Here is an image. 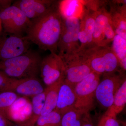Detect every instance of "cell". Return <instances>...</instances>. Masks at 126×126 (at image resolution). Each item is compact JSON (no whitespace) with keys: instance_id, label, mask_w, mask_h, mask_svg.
<instances>
[{"instance_id":"1","label":"cell","mask_w":126,"mask_h":126,"mask_svg":"<svg viewBox=\"0 0 126 126\" xmlns=\"http://www.w3.org/2000/svg\"><path fill=\"white\" fill-rule=\"evenodd\" d=\"M62 17L58 8L40 18L31 21L25 35L31 43L41 49L58 54Z\"/></svg>"},{"instance_id":"2","label":"cell","mask_w":126,"mask_h":126,"mask_svg":"<svg viewBox=\"0 0 126 126\" xmlns=\"http://www.w3.org/2000/svg\"><path fill=\"white\" fill-rule=\"evenodd\" d=\"M42 59L39 53L30 49L19 56L0 61V71L12 79L37 78Z\"/></svg>"},{"instance_id":"3","label":"cell","mask_w":126,"mask_h":126,"mask_svg":"<svg viewBox=\"0 0 126 126\" xmlns=\"http://www.w3.org/2000/svg\"><path fill=\"white\" fill-rule=\"evenodd\" d=\"M81 51L93 72L100 75L116 72L120 67L111 47L95 46Z\"/></svg>"},{"instance_id":"4","label":"cell","mask_w":126,"mask_h":126,"mask_svg":"<svg viewBox=\"0 0 126 126\" xmlns=\"http://www.w3.org/2000/svg\"><path fill=\"white\" fill-rule=\"evenodd\" d=\"M80 26V19L78 17L62 18L60 38L58 45V54L61 57L80 51L78 35Z\"/></svg>"},{"instance_id":"5","label":"cell","mask_w":126,"mask_h":126,"mask_svg":"<svg viewBox=\"0 0 126 126\" xmlns=\"http://www.w3.org/2000/svg\"><path fill=\"white\" fill-rule=\"evenodd\" d=\"M61 57L64 66V81L74 87L93 72L81 50Z\"/></svg>"},{"instance_id":"6","label":"cell","mask_w":126,"mask_h":126,"mask_svg":"<svg viewBox=\"0 0 126 126\" xmlns=\"http://www.w3.org/2000/svg\"><path fill=\"white\" fill-rule=\"evenodd\" d=\"M100 75L93 72L74 88L76 96L75 108L89 111L94 107L95 92L100 82Z\"/></svg>"},{"instance_id":"7","label":"cell","mask_w":126,"mask_h":126,"mask_svg":"<svg viewBox=\"0 0 126 126\" xmlns=\"http://www.w3.org/2000/svg\"><path fill=\"white\" fill-rule=\"evenodd\" d=\"M0 20L6 33L24 36L30 26L31 21L14 5L0 11Z\"/></svg>"},{"instance_id":"8","label":"cell","mask_w":126,"mask_h":126,"mask_svg":"<svg viewBox=\"0 0 126 126\" xmlns=\"http://www.w3.org/2000/svg\"><path fill=\"white\" fill-rule=\"evenodd\" d=\"M123 74L119 70L104 74L95 92V97L102 106L109 108L112 106L116 93L126 80Z\"/></svg>"},{"instance_id":"9","label":"cell","mask_w":126,"mask_h":126,"mask_svg":"<svg viewBox=\"0 0 126 126\" xmlns=\"http://www.w3.org/2000/svg\"><path fill=\"white\" fill-rule=\"evenodd\" d=\"M9 34L0 36V61L15 58L30 49L31 43L25 35Z\"/></svg>"},{"instance_id":"10","label":"cell","mask_w":126,"mask_h":126,"mask_svg":"<svg viewBox=\"0 0 126 126\" xmlns=\"http://www.w3.org/2000/svg\"><path fill=\"white\" fill-rule=\"evenodd\" d=\"M64 70L63 60L58 54L50 53L41 59L40 73L47 87L64 78Z\"/></svg>"},{"instance_id":"11","label":"cell","mask_w":126,"mask_h":126,"mask_svg":"<svg viewBox=\"0 0 126 126\" xmlns=\"http://www.w3.org/2000/svg\"><path fill=\"white\" fill-rule=\"evenodd\" d=\"M56 1L49 0H19L12 5L18 7L31 21L40 18L58 8Z\"/></svg>"},{"instance_id":"12","label":"cell","mask_w":126,"mask_h":126,"mask_svg":"<svg viewBox=\"0 0 126 126\" xmlns=\"http://www.w3.org/2000/svg\"><path fill=\"white\" fill-rule=\"evenodd\" d=\"M44 89L37 78H11L7 92L15 93L18 96L32 98L41 93Z\"/></svg>"},{"instance_id":"13","label":"cell","mask_w":126,"mask_h":126,"mask_svg":"<svg viewBox=\"0 0 126 126\" xmlns=\"http://www.w3.org/2000/svg\"><path fill=\"white\" fill-rule=\"evenodd\" d=\"M31 101L26 97L19 96L7 110L5 117L20 126L30 119L32 113Z\"/></svg>"},{"instance_id":"14","label":"cell","mask_w":126,"mask_h":126,"mask_svg":"<svg viewBox=\"0 0 126 126\" xmlns=\"http://www.w3.org/2000/svg\"><path fill=\"white\" fill-rule=\"evenodd\" d=\"M95 18V11L92 13L87 11L82 15L80 19V30L78 35L80 44V50L95 46L93 42Z\"/></svg>"},{"instance_id":"15","label":"cell","mask_w":126,"mask_h":126,"mask_svg":"<svg viewBox=\"0 0 126 126\" xmlns=\"http://www.w3.org/2000/svg\"><path fill=\"white\" fill-rule=\"evenodd\" d=\"M76 99L74 87L66 83L63 80L60 88L57 104L55 110L62 116L68 111L75 108Z\"/></svg>"},{"instance_id":"16","label":"cell","mask_w":126,"mask_h":126,"mask_svg":"<svg viewBox=\"0 0 126 126\" xmlns=\"http://www.w3.org/2000/svg\"><path fill=\"white\" fill-rule=\"evenodd\" d=\"M111 20L109 13L103 9L95 11V24L93 34L94 46H104V36L106 26Z\"/></svg>"},{"instance_id":"17","label":"cell","mask_w":126,"mask_h":126,"mask_svg":"<svg viewBox=\"0 0 126 126\" xmlns=\"http://www.w3.org/2000/svg\"><path fill=\"white\" fill-rule=\"evenodd\" d=\"M63 79V78L52 85L47 86L44 89L45 101L41 116L48 114L55 109L60 88Z\"/></svg>"},{"instance_id":"18","label":"cell","mask_w":126,"mask_h":126,"mask_svg":"<svg viewBox=\"0 0 126 126\" xmlns=\"http://www.w3.org/2000/svg\"><path fill=\"white\" fill-rule=\"evenodd\" d=\"M89 112L76 108L72 109L62 116L60 126H81Z\"/></svg>"},{"instance_id":"19","label":"cell","mask_w":126,"mask_h":126,"mask_svg":"<svg viewBox=\"0 0 126 126\" xmlns=\"http://www.w3.org/2000/svg\"><path fill=\"white\" fill-rule=\"evenodd\" d=\"M81 2L77 0H66L59 1L58 9L61 17L68 18L72 17L80 18L79 13L81 6Z\"/></svg>"},{"instance_id":"20","label":"cell","mask_w":126,"mask_h":126,"mask_svg":"<svg viewBox=\"0 0 126 126\" xmlns=\"http://www.w3.org/2000/svg\"><path fill=\"white\" fill-rule=\"evenodd\" d=\"M45 97L44 90L43 92L32 98V110L31 116L27 121L20 126H34L37 120L41 115L45 101Z\"/></svg>"},{"instance_id":"21","label":"cell","mask_w":126,"mask_h":126,"mask_svg":"<svg viewBox=\"0 0 126 126\" xmlns=\"http://www.w3.org/2000/svg\"><path fill=\"white\" fill-rule=\"evenodd\" d=\"M112 42V49L118 59L120 67L125 71L126 70V39L116 34Z\"/></svg>"},{"instance_id":"22","label":"cell","mask_w":126,"mask_h":126,"mask_svg":"<svg viewBox=\"0 0 126 126\" xmlns=\"http://www.w3.org/2000/svg\"><path fill=\"white\" fill-rule=\"evenodd\" d=\"M126 103V80L124 81L116 93L112 106L108 110L116 116L122 111Z\"/></svg>"},{"instance_id":"23","label":"cell","mask_w":126,"mask_h":126,"mask_svg":"<svg viewBox=\"0 0 126 126\" xmlns=\"http://www.w3.org/2000/svg\"><path fill=\"white\" fill-rule=\"evenodd\" d=\"M62 115L54 110L45 115L41 116L34 126H60Z\"/></svg>"},{"instance_id":"24","label":"cell","mask_w":126,"mask_h":126,"mask_svg":"<svg viewBox=\"0 0 126 126\" xmlns=\"http://www.w3.org/2000/svg\"><path fill=\"white\" fill-rule=\"evenodd\" d=\"M19 96L12 92L0 93V114L5 117L6 111Z\"/></svg>"},{"instance_id":"25","label":"cell","mask_w":126,"mask_h":126,"mask_svg":"<svg viewBox=\"0 0 126 126\" xmlns=\"http://www.w3.org/2000/svg\"><path fill=\"white\" fill-rule=\"evenodd\" d=\"M97 126H120V124L117 119L116 116L107 110L100 119Z\"/></svg>"},{"instance_id":"26","label":"cell","mask_w":126,"mask_h":126,"mask_svg":"<svg viewBox=\"0 0 126 126\" xmlns=\"http://www.w3.org/2000/svg\"><path fill=\"white\" fill-rule=\"evenodd\" d=\"M11 80V78L0 71V93L7 92Z\"/></svg>"},{"instance_id":"27","label":"cell","mask_w":126,"mask_h":126,"mask_svg":"<svg viewBox=\"0 0 126 126\" xmlns=\"http://www.w3.org/2000/svg\"><path fill=\"white\" fill-rule=\"evenodd\" d=\"M13 1L10 0H0V9L1 10L10 7L12 5Z\"/></svg>"},{"instance_id":"28","label":"cell","mask_w":126,"mask_h":126,"mask_svg":"<svg viewBox=\"0 0 126 126\" xmlns=\"http://www.w3.org/2000/svg\"><path fill=\"white\" fill-rule=\"evenodd\" d=\"M81 126H94L89 114L86 117Z\"/></svg>"},{"instance_id":"29","label":"cell","mask_w":126,"mask_h":126,"mask_svg":"<svg viewBox=\"0 0 126 126\" xmlns=\"http://www.w3.org/2000/svg\"><path fill=\"white\" fill-rule=\"evenodd\" d=\"M9 122L2 115L0 114V126H9Z\"/></svg>"},{"instance_id":"30","label":"cell","mask_w":126,"mask_h":126,"mask_svg":"<svg viewBox=\"0 0 126 126\" xmlns=\"http://www.w3.org/2000/svg\"><path fill=\"white\" fill-rule=\"evenodd\" d=\"M120 124L122 126H126V123L124 122H120Z\"/></svg>"},{"instance_id":"31","label":"cell","mask_w":126,"mask_h":126,"mask_svg":"<svg viewBox=\"0 0 126 126\" xmlns=\"http://www.w3.org/2000/svg\"><path fill=\"white\" fill-rule=\"evenodd\" d=\"M2 26V24H1V21L0 20V32L1 30Z\"/></svg>"}]
</instances>
